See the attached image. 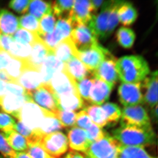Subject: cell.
I'll list each match as a JSON object with an SVG mask.
<instances>
[{"mask_svg": "<svg viewBox=\"0 0 158 158\" xmlns=\"http://www.w3.org/2000/svg\"><path fill=\"white\" fill-rule=\"evenodd\" d=\"M116 69L123 83L141 82L150 72L148 61L141 55H126L117 60Z\"/></svg>", "mask_w": 158, "mask_h": 158, "instance_id": "cell-1", "label": "cell"}, {"mask_svg": "<svg viewBox=\"0 0 158 158\" xmlns=\"http://www.w3.org/2000/svg\"><path fill=\"white\" fill-rule=\"evenodd\" d=\"M53 115L52 112L29 101L23 106L17 120L32 130L40 140L46 134L47 129Z\"/></svg>", "mask_w": 158, "mask_h": 158, "instance_id": "cell-2", "label": "cell"}, {"mask_svg": "<svg viewBox=\"0 0 158 158\" xmlns=\"http://www.w3.org/2000/svg\"><path fill=\"white\" fill-rule=\"evenodd\" d=\"M112 137L118 143L125 146L144 148L157 143V137L152 127L124 126L112 131Z\"/></svg>", "mask_w": 158, "mask_h": 158, "instance_id": "cell-3", "label": "cell"}, {"mask_svg": "<svg viewBox=\"0 0 158 158\" xmlns=\"http://www.w3.org/2000/svg\"><path fill=\"white\" fill-rule=\"evenodd\" d=\"M119 145L107 134L103 139L92 143L84 154L88 158H117Z\"/></svg>", "mask_w": 158, "mask_h": 158, "instance_id": "cell-4", "label": "cell"}, {"mask_svg": "<svg viewBox=\"0 0 158 158\" xmlns=\"http://www.w3.org/2000/svg\"><path fill=\"white\" fill-rule=\"evenodd\" d=\"M120 126L145 128L152 127L151 119L146 109L142 105L124 107L121 110Z\"/></svg>", "mask_w": 158, "mask_h": 158, "instance_id": "cell-5", "label": "cell"}, {"mask_svg": "<svg viewBox=\"0 0 158 158\" xmlns=\"http://www.w3.org/2000/svg\"><path fill=\"white\" fill-rule=\"evenodd\" d=\"M39 144L48 154L54 158L65 154L69 146L67 137L60 131H55L44 136Z\"/></svg>", "mask_w": 158, "mask_h": 158, "instance_id": "cell-6", "label": "cell"}, {"mask_svg": "<svg viewBox=\"0 0 158 158\" xmlns=\"http://www.w3.org/2000/svg\"><path fill=\"white\" fill-rule=\"evenodd\" d=\"M114 1H105L99 14L93 16L88 27L97 40H105L107 38L108 20Z\"/></svg>", "mask_w": 158, "mask_h": 158, "instance_id": "cell-7", "label": "cell"}, {"mask_svg": "<svg viewBox=\"0 0 158 158\" xmlns=\"http://www.w3.org/2000/svg\"><path fill=\"white\" fill-rule=\"evenodd\" d=\"M54 94V97L74 92H79L77 83L65 66L64 69L53 76L47 85Z\"/></svg>", "mask_w": 158, "mask_h": 158, "instance_id": "cell-8", "label": "cell"}, {"mask_svg": "<svg viewBox=\"0 0 158 158\" xmlns=\"http://www.w3.org/2000/svg\"><path fill=\"white\" fill-rule=\"evenodd\" d=\"M110 54L108 50L102 46L98 43L88 49L78 51L77 58L81 61L89 70L93 71L100 66L106 57Z\"/></svg>", "mask_w": 158, "mask_h": 158, "instance_id": "cell-9", "label": "cell"}, {"mask_svg": "<svg viewBox=\"0 0 158 158\" xmlns=\"http://www.w3.org/2000/svg\"><path fill=\"white\" fill-rule=\"evenodd\" d=\"M118 95L120 103L124 107L144 105L141 82L122 83L118 87Z\"/></svg>", "mask_w": 158, "mask_h": 158, "instance_id": "cell-10", "label": "cell"}, {"mask_svg": "<svg viewBox=\"0 0 158 158\" xmlns=\"http://www.w3.org/2000/svg\"><path fill=\"white\" fill-rule=\"evenodd\" d=\"M72 29L73 25L69 18L58 19L53 31L40 37L50 49L53 50L60 42L70 36Z\"/></svg>", "mask_w": 158, "mask_h": 158, "instance_id": "cell-11", "label": "cell"}, {"mask_svg": "<svg viewBox=\"0 0 158 158\" xmlns=\"http://www.w3.org/2000/svg\"><path fill=\"white\" fill-rule=\"evenodd\" d=\"M95 15L91 1H74L69 18L71 21L73 28L78 24L88 25L93 16Z\"/></svg>", "mask_w": 158, "mask_h": 158, "instance_id": "cell-12", "label": "cell"}, {"mask_svg": "<svg viewBox=\"0 0 158 158\" xmlns=\"http://www.w3.org/2000/svg\"><path fill=\"white\" fill-rule=\"evenodd\" d=\"M70 37L78 51L86 49L98 43L87 25L78 24L74 26Z\"/></svg>", "mask_w": 158, "mask_h": 158, "instance_id": "cell-13", "label": "cell"}, {"mask_svg": "<svg viewBox=\"0 0 158 158\" xmlns=\"http://www.w3.org/2000/svg\"><path fill=\"white\" fill-rule=\"evenodd\" d=\"M32 102L43 109L54 113L58 109L54 94L47 85L27 93Z\"/></svg>", "mask_w": 158, "mask_h": 158, "instance_id": "cell-14", "label": "cell"}, {"mask_svg": "<svg viewBox=\"0 0 158 158\" xmlns=\"http://www.w3.org/2000/svg\"><path fill=\"white\" fill-rule=\"evenodd\" d=\"M17 84L24 88L27 93L35 91L43 85L39 69L31 65L28 60H26L25 65Z\"/></svg>", "mask_w": 158, "mask_h": 158, "instance_id": "cell-15", "label": "cell"}, {"mask_svg": "<svg viewBox=\"0 0 158 158\" xmlns=\"http://www.w3.org/2000/svg\"><path fill=\"white\" fill-rule=\"evenodd\" d=\"M144 104L152 109L158 102V71L149 73L141 82Z\"/></svg>", "mask_w": 158, "mask_h": 158, "instance_id": "cell-16", "label": "cell"}, {"mask_svg": "<svg viewBox=\"0 0 158 158\" xmlns=\"http://www.w3.org/2000/svg\"><path fill=\"white\" fill-rule=\"evenodd\" d=\"M116 58L110 54L97 69L93 71V76L102 79L114 88L118 79L116 69Z\"/></svg>", "mask_w": 158, "mask_h": 158, "instance_id": "cell-17", "label": "cell"}, {"mask_svg": "<svg viewBox=\"0 0 158 158\" xmlns=\"http://www.w3.org/2000/svg\"><path fill=\"white\" fill-rule=\"evenodd\" d=\"M29 101L32 100L28 94L22 96L6 94L0 102V109L17 119L23 106Z\"/></svg>", "mask_w": 158, "mask_h": 158, "instance_id": "cell-18", "label": "cell"}, {"mask_svg": "<svg viewBox=\"0 0 158 158\" xmlns=\"http://www.w3.org/2000/svg\"><path fill=\"white\" fill-rule=\"evenodd\" d=\"M113 88L112 85L102 79L94 77L88 102L91 105L97 106L103 105L109 100Z\"/></svg>", "mask_w": 158, "mask_h": 158, "instance_id": "cell-19", "label": "cell"}, {"mask_svg": "<svg viewBox=\"0 0 158 158\" xmlns=\"http://www.w3.org/2000/svg\"><path fill=\"white\" fill-rule=\"evenodd\" d=\"M64 63L55 57L53 51L50 53L39 69L43 85H48L54 75L64 69Z\"/></svg>", "mask_w": 158, "mask_h": 158, "instance_id": "cell-20", "label": "cell"}, {"mask_svg": "<svg viewBox=\"0 0 158 158\" xmlns=\"http://www.w3.org/2000/svg\"><path fill=\"white\" fill-rule=\"evenodd\" d=\"M69 146L72 151L81 152L85 153L92 143L90 142L85 130L74 127L68 133Z\"/></svg>", "mask_w": 158, "mask_h": 158, "instance_id": "cell-21", "label": "cell"}, {"mask_svg": "<svg viewBox=\"0 0 158 158\" xmlns=\"http://www.w3.org/2000/svg\"><path fill=\"white\" fill-rule=\"evenodd\" d=\"M57 107L59 110L75 112L83 109L85 106L79 92L55 96Z\"/></svg>", "mask_w": 158, "mask_h": 158, "instance_id": "cell-22", "label": "cell"}, {"mask_svg": "<svg viewBox=\"0 0 158 158\" xmlns=\"http://www.w3.org/2000/svg\"><path fill=\"white\" fill-rule=\"evenodd\" d=\"M53 51L40 37L32 46V50L28 61L32 66L40 69V66L50 53Z\"/></svg>", "mask_w": 158, "mask_h": 158, "instance_id": "cell-23", "label": "cell"}, {"mask_svg": "<svg viewBox=\"0 0 158 158\" xmlns=\"http://www.w3.org/2000/svg\"><path fill=\"white\" fill-rule=\"evenodd\" d=\"M19 28V18L7 9L0 8V33L12 36Z\"/></svg>", "mask_w": 158, "mask_h": 158, "instance_id": "cell-24", "label": "cell"}, {"mask_svg": "<svg viewBox=\"0 0 158 158\" xmlns=\"http://www.w3.org/2000/svg\"><path fill=\"white\" fill-rule=\"evenodd\" d=\"M55 57L64 63L67 62L72 57L77 58L78 50L70 37L62 40L53 49Z\"/></svg>", "mask_w": 158, "mask_h": 158, "instance_id": "cell-25", "label": "cell"}, {"mask_svg": "<svg viewBox=\"0 0 158 158\" xmlns=\"http://www.w3.org/2000/svg\"><path fill=\"white\" fill-rule=\"evenodd\" d=\"M65 67L76 81H81L92 74L93 71L75 57L71 58L64 63Z\"/></svg>", "mask_w": 158, "mask_h": 158, "instance_id": "cell-26", "label": "cell"}, {"mask_svg": "<svg viewBox=\"0 0 158 158\" xmlns=\"http://www.w3.org/2000/svg\"><path fill=\"white\" fill-rule=\"evenodd\" d=\"M119 21L123 25L130 26L135 22L138 17V12L136 8L131 3L124 1L118 8Z\"/></svg>", "mask_w": 158, "mask_h": 158, "instance_id": "cell-27", "label": "cell"}, {"mask_svg": "<svg viewBox=\"0 0 158 158\" xmlns=\"http://www.w3.org/2000/svg\"><path fill=\"white\" fill-rule=\"evenodd\" d=\"M9 146L15 152H26L28 148L27 140L15 130L3 133Z\"/></svg>", "mask_w": 158, "mask_h": 158, "instance_id": "cell-28", "label": "cell"}, {"mask_svg": "<svg viewBox=\"0 0 158 158\" xmlns=\"http://www.w3.org/2000/svg\"><path fill=\"white\" fill-rule=\"evenodd\" d=\"M117 158H157L150 155L144 148L125 146L120 144Z\"/></svg>", "mask_w": 158, "mask_h": 158, "instance_id": "cell-29", "label": "cell"}, {"mask_svg": "<svg viewBox=\"0 0 158 158\" xmlns=\"http://www.w3.org/2000/svg\"><path fill=\"white\" fill-rule=\"evenodd\" d=\"M28 12L40 21L44 15L52 12L51 2L41 0L30 1Z\"/></svg>", "mask_w": 158, "mask_h": 158, "instance_id": "cell-30", "label": "cell"}, {"mask_svg": "<svg viewBox=\"0 0 158 158\" xmlns=\"http://www.w3.org/2000/svg\"><path fill=\"white\" fill-rule=\"evenodd\" d=\"M84 110L86 112L93 123L96 125L102 128L108 124L105 112L101 106L87 105L85 106Z\"/></svg>", "mask_w": 158, "mask_h": 158, "instance_id": "cell-31", "label": "cell"}, {"mask_svg": "<svg viewBox=\"0 0 158 158\" xmlns=\"http://www.w3.org/2000/svg\"><path fill=\"white\" fill-rule=\"evenodd\" d=\"M31 50V46L14 40L11 44L8 53L14 58L26 60H28Z\"/></svg>", "mask_w": 158, "mask_h": 158, "instance_id": "cell-32", "label": "cell"}, {"mask_svg": "<svg viewBox=\"0 0 158 158\" xmlns=\"http://www.w3.org/2000/svg\"><path fill=\"white\" fill-rule=\"evenodd\" d=\"M74 0H58L51 2L52 11L55 18H69Z\"/></svg>", "mask_w": 158, "mask_h": 158, "instance_id": "cell-33", "label": "cell"}, {"mask_svg": "<svg viewBox=\"0 0 158 158\" xmlns=\"http://www.w3.org/2000/svg\"><path fill=\"white\" fill-rule=\"evenodd\" d=\"M117 42L121 47L126 49L132 47L136 39V35L131 29L126 27H121L116 33Z\"/></svg>", "mask_w": 158, "mask_h": 158, "instance_id": "cell-34", "label": "cell"}, {"mask_svg": "<svg viewBox=\"0 0 158 158\" xmlns=\"http://www.w3.org/2000/svg\"><path fill=\"white\" fill-rule=\"evenodd\" d=\"M26 60L12 57L10 63L5 70L14 83L17 84L18 79L21 76L25 65Z\"/></svg>", "mask_w": 158, "mask_h": 158, "instance_id": "cell-35", "label": "cell"}, {"mask_svg": "<svg viewBox=\"0 0 158 158\" xmlns=\"http://www.w3.org/2000/svg\"><path fill=\"white\" fill-rule=\"evenodd\" d=\"M56 23L52 11L42 17L39 21V36L42 37L53 31Z\"/></svg>", "mask_w": 158, "mask_h": 158, "instance_id": "cell-36", "label": "cell"}, {"mask_svg": "<svg viewBox=\"0 0 158 158\" xmlns=\"http://www.w3.org/2000/svg\"><path fill=\"white\" fill-rule=\"evenodd\" d=\"M105 112L107 123H116L121 116V110L118 105L112 102H106L101 106Z\"/></svg>", "mask_w": 158, "mask_h": 158, "instance_id": "cell-37", "label": "cell"}, {"mask_svg": "<svg viewBox=\"0 0 158 158\" xmlns=\"http://www.w3.org/2000/svg\"><path fill=\"white\" fill-rule=\"evenodd\" d=\"M19 28L39 35V21L29 14H26L19 18Z\"/></svg>", "mask_w": 158, "mask_h": 158, "instance_id": "cell-38", "label": "cell"}, {"mask_svg": "<svg viewBox=\"0 0 158 158\" xmlns=\"http://www.w3.org/2000/svg\"><path fill=\"white\" fill-rule=\"evenodd\" d=\"M54 114L63 127H75L77 114L76 112L57 110Z\"/></svg>", "mask_w": 158, "mask_h": 158, "instance_id": "cell-39", "label": "cell"}, {"mask_svg": "<svg viewBox=\"0 0 158 158\" xmlns=\"http://www.w3.org/2000/svg\"><path fill=\"white\" fill-rule=\"evenodd\" d=\"M94 77L93 75H91L81 81H76L79 94L82 100L85 102H89V93L91 88L94 82Z\"/></svg>", "mask_w": 158, "mask_h": 158, "instance_id": "cell-40", "label": "cell"}, {"mask_svg": "<svg viewBox=\"0 0 158 158\" xmlns=\"http://www.w3.org/2000/svg\"><path fill=\"white\" fill-rule=\"evenodd\" d=\"M12 36L15 41L21 43L28 44L31 46L40 37L37 34L21 28L18 29Z\"/></svg>", "mask_w": 158, "mask_h": 158, "instance_id": "cell-41", "label": "cell"}, {"mask_svg": "<svg viewBox=\"0 0 158 158\" xmlns=\"http://www.w3.org/2000/svg\"><path fill=\"white\" fill-rule=\"evenodd\" d=\"M85 131L88 139L91 143L103 139L107 135V133L102 128L94 123H93L91 127L85 130Z\"/></svg>", "mask_w": 158, "mask_h": 158, "instance_id": "cell-42", "label": "cell"}, {"mask_svg": "<svg viewBox=\"0 0 158 158\" xmlns=\"http://www.w3.org/2000/svg\"><path fill=\"white\" fill-rule=\"evenodd\" d=\"M26 152L32 158H56L48 154L39 143L29 145Z\"/></svg>", "mask_w": 158, "mask_h": 158, "instance_id": "cell-43", "label": "cell"}, {"mask_svg": "<svg viewBox=\"0 0 158 158\" xmlns=\"http://www.w3.org/2000/svg\"><path fill=\"white\" fill-rule=\"evenodd\" d=\"M16 121L7 114L0 112V131L3 133L14 130Z\"/></svg>", "mask_w": 158, "mask_h": 158, "instance_id": "cell-44", "label": "cell"}, {"mask_svg": "<svg viewBox=\"0 0 158 158\" xmlns=\"http://www.w3.org/2000/svg\"><path fill=\"white\" fill-rule=\"evenodd\" d=\"M93 123L92 121L84 110H80L76 114L75 127L85 131L91 127Z\"/></svg>", "mask_w": 158, "mask_h": 158, "instance_id": "cell-45", "label": "cell"}, {"mask_svg": "<svg viewBox=\"0 0 158 158\" xmlns=\"http://www.w3.org/2000/svg\"><path fill=\"white\" fill-rule=\"evenodd\" d=\"M0 154L4 158H15L16 156V152L10 147L1 132H0Z\"/></svg>", "mask_w": 158, "mask_h": 158, "instance_id": "cell-46", "label": "cell"}, {"mask_svg": "<svg viewBox=\"0 0 158 158\" xmlns=\"http://www.w3.org/2000/svg\"><path fill=\"white\" fill-rule=\"evenodd\" d=\"M30 0H13L8 4L9 7L19 14H25L28 11Z\"/></svg>", "mask_w": 158, "mask_h": 158, "instance_id": "cell-47", "label": "cell"}, {"mask_svg": "<svg viewBox=\"0 0 158 158\" xmlns=\"http://www.w3.org/2000/svg\"><path fill=\"white\" fill-rule=\"evenodd\" d=\"M7 94H14L15 95L22 96L27 95V92L22 86L14 82L7 83Z\"/></svg>", "mask_w": 158, "mask_h": 158, "instance_id": "cell-48", "label": "cell"}, {"mask_svg": "<svg viewBox=\"0 0 158 158\" xmlns=\"http://www.w3.org/2000/svg\"><path fill=\"white\" fill-rule=\"evenodd\" d=\"M14 40L13 36L0 34V42L2 49L6 52H8L11 44Z\"/></svg>", "mask_w": 158, "mask_h": 158, "instance_id": "cell-49", "label": "cell"}, {"mask_svg": "<svg viewBox=\"0 0 158 158\" xmlns=\"http://www.w3.org/2000/svg\"><path fill=\"white\" fill-rule=\"evenodd\" d=\"M12 57L4 50L0 51V71L5 70L9 64Z\"/></svg>", "mask_w": 158, "mask_h": 158, "instance_id": "cell-50", "label": "cell"}, {"mask_svg": "<svg viewBox=\"0 0 158 158\" xmlns=\"http://www.w3.org/2000/svg\"><path fill=\"white\" fill-rule=\"evenodd\" d=\"M64 158H88L84 154L76 151H72L68 152Z\"/></svg>", "mask_w": 158, "mask_h": 158, "instance_id": "cell-51", "label": "cell"}, {"mask_svg": "<svg viewBox=\"0 0 158 158\" xmlns=\"http://www.w3.org/2000/svg\"><path fill=\"white\" fill-rule=\"evenodd\" d=\"M105 1L102 0H92L91 3L94 10V14L96 13L98 10L102 8Z\"/></svg>", "mask_w": 158, "mask_h": 158, "instance_id": "cell-52", "label": "cell"}, {"mask_svg": "<svg viewBox=\"0 0 158 158\" xmlns=\"http://www.w3.org/2000/svg\"><path fill=\"white\" fill-rule=\"evenodd\" d=\"M0 81H3L6 83L14 82L7 73L4 70L0 71Z\"/></svg>", "mask_w": 158, "mask_h": 158, "instance_id": "cell-53", "label": "cell"}, {"mask_svg": "<svg viewBox=\"0 0 158 158\" xmlns=\"http://www.w3.org/2000/svg\"><path fill=\"white\" fill-rule=\"evenodd\" d=\"M6 85L7 83L0 81V102L2 99L7 94V90H6Z\"/></svg>", "mask_w": 158, "mask_h": 158, "instance_id": "cell-54", "label": "cell"}, {"mask_svg": "<svg viewBox=\"0 0 158 158\" xmlns=\"http://www.w3.org/2000/svg\"><path fill=\"white\" fill-rule=\"evenodd\" d=\"M151 110V115L152 120L157 123L158 120V105L153 107Z\"/></svg>", "mask_w": 158, "mask_h": 158, "instance_id": "cell-55", "label": "cell"}, {"mask_svg": "<svg viewBox=\"0 0 158 158\" xmlns=\"http://www.w3.org/2000/svg\"><path fill=\"white\" fill-rule=\"evenodd\" d=\"M15 158H32L30 155L27 153V152H16Z\"/></svg>", "mask_w": 158, "mask_h": 158, "instance_id": "cell-56", "label": "cell"}, {"mask_svg": "<svg viewBox=\"0 0 158 158\" xmlns=\"http://www.w3.org/2000/svg\"><path fill=\"white\" fill-rule=\"evenodd\" d=\"M0 34H1V33H0ZM1 50H2V49L1 45V42H0V51Z\"/></svg>", "mask_w": 158, "mask_h": 158, "instance_id": "cell-57", "label": "cell"}, {"mask_svg": "<svg viewBox=\"0 0 158 158\" xmlns=\"http://www.w3.org/2000/svg\"><path fill=\"white\" fill-rule=\"evenodd\" d=\"M0 158H4L3 156H0Z\"/></svg>", "mask_w": 158, "mask_h": 158, "instance_id": "cell-58", "label": "cell"}]
</instances>
